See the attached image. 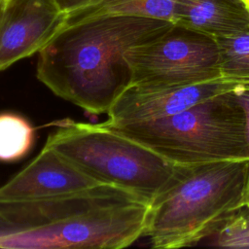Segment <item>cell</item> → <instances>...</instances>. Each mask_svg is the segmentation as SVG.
<instances>
[{"label":"cell","mask_w":249,"mask_h":249,"mask_svg":"<svg viewBox=\"0 0 249 249\" xmlns=\"http://www.w3.org/2000/svg\"><path fill=\"white\" fill-rule=\"evenodd\" d=\"M172 25L124 14L68 23L38 53L36 77L55 95L89 113L107 114L131 85L126 52Z\"/></svg>","instance_id":"6da1fadb"},{"label":"cell","mask_w":249,"mask_h":249,"mask_svg":"<svg viewBox=\"0 0 249 249\" xmlns=\"http://www.w3.org/2000/svg\"><path fill=\"white\" fill-rule=\"evenodd\" d=\"M151 205L113 185L56 197L0 201V248H124L144 235Z\"/></svg>","instance_id":"7a4b0ae2"},{"label":"cell","mask_w":249,"mask_h":249,"mask_svg":"<svg viewBox=\"0 0 249 249\" xmlns=\"http://www.w3.org/2000/svg\"><path fill=\"white\" fill-rule=\"evenodd\" d=\"M249 159L183 166L151 204L144 235L153 248L192 246L246 205Z\"/></svg>","instance_id":"3957f363"},{"label":"cell","mask_w":249,"mask_h":249,"mask_svg":"<svg viewBox=\"0 0 249 249\" xmlns=\"http://www.w3.org/2000/svg\"><path fill=\"white\" fill-rule=\"evenodd\" d=\"M103 124L176 165L249 159L245 116L233 90L172 116L137 123Z\"/></svg>","instance_id":"277c9868"},{"label":"cell","mask_w":249,"mask_h":249,"mask_svg":"<svg viewBox=\"0 0 249 249\" xmlns=\"http://www.w3.org/2000/svg\"><path fill=\"white\" fill-rule=\"evenodd\" d=\"M45 145L97 181L122 188L150 205L183 167L103 123L66 119L49 134Z\"/></svg>","instance_id":"5b68a950"},{"label":"cell","mask_w":249,"mask_h":249,"mask_svg":"<svg viewBox=\"0 0 249 249\" xmlns=\"http://www.w3.org/2000/svg\"><path fill=\"white\" fill-rule=\"evenodd\" d=\"M125 59L134 86L169 88L222 77L215 39L176 24L128 50Z\"/></svg>","instance_id":"8992f818"},{"label":"cell","mask_w":249,"mask_h":249,"mask_svg":"<svg viewBox=\"0 0 249 249\" xmlns=\"http://www.w3.org/2000/svg\"><path fill=\"white\" fill-rule=\"evenodd\" d=\"M68 21L55 0H6L0 18V70L39 53Z\"/></svg>","instance_id":"52a82bcc"},{"label":"cell","mask_w":249,"mask_h":249,"mask_svg":"<svg viewBox=\"0 0 249 249\" xmlns=\"http://www.w3.org/2000/svg\"><path fill=\"white\" fill-rule=\"evenodd\" d=\"M249 86L225 77L169 88L129 86L107 113V124L137 123L180 113L215 95Z\"/></svg>","instance_id":"ba28073f"},{"label":"cell","mask_w":249,"mask_h":249,"mask_svg":"<svg viewBox=\"0 0 249 249\" xmlns=\"http://www.w3.org/2000/svg\"><path fill=\"white\" fill-rule=\"evenodd\" d=\"M101 184L53 148L44 145L26 166L0 187V201H28L68 196Z\"/></svg>","instance_id":"9c48e42d"},{"label":"cell","mask_w":249,"mask_h":249,"mask_svg":"<svg viewBox=\"0 0 249 249\" xmlns=\"http://www.w3.org/2000/svg\"><path fill=\"white\" fill-rule=\"evenodd\" d=\"M173 23L217 39L249 29V11L239 0H180Z\"/></svg>","instance_id":"30bf717a"},{"label":"cell","mask_w":249,"mask_h":249,"mask_svg":"<svg viewBox=\"0 0 249 249\" xmlns=\"http://www.w3.org/2000/svg\"><path fill=\"white\" fill-rule=\"evenodd\" d=\"M179 2L180 0H105L91 9L69 17L67 24L92 17L114 14L146 17L173 23Z\"/></svg>","instance_id":"8fae6325"},{"label":"cell","mask_w":249,"mask_h":249,"mask_svg":"<svg viewBox=\"0 0 249 249\" xmlns=\"http://www.w3.org/2000/svg\"><path fill=\"white\" fill-rule=\"evenodd\" d=\"M35 129L24 117L12 113H0V161H16L32 148Z\"/></svg>","instance_id":"7c38bea8"},{"label":"cell","mask_w":249,"mask_h":249,"mask_svg":"<svg viewBox=\"0 0 249 249\" xmlns=\"http://www.w3.org/2000/svg\"><path fill=\"white\" fill-rule=\"evenodd\" d=\"M222 77L249 82V29L215 39Z\"/></svg>","instance_id":"4fadbf2b"},{"label":"cell","mask_w":249,"mask_h":249,"mask_svg":"<svg viewBox=\"0 0 249 249\" xmlns=\"http://www.w3.org/2000/svg\"><path fill=\"white\" fill-rule=\"evenodd\" d=\"M239 210L227 220L212 235L205 239L209 240L208 244L249 248V225L244 221Z\"/></svg>","instance_id":"5bb4252c"},{"label":"cell","mask_w":249,"mask_h":249,"mask_svg":"<svg viewBox=\"0 0 249 249\" xmlns=\"http://www.w3.org/2000/svg\"><path fill=\"white\" fill-rule=\"evenodd\" d=\"M59 8L68 14V18L80 12L91 9L105 0H55Z\"/></svg>","instance_id":"9a60e30c"},{"label":"cell","mask_w":249,"mask_h":249,"mask_svg":"<svg viewBox=\"0 0 249 249\" xmlns=\"http://www.w3.org/2000/svg\"><path fill=\"white\" fill-rule=\"evenodd\" d=\"M235 98L239 105L241 106L244 116H245V123H246V135H247V142L249 147V86L243 87L233 90Z\"/></svg>","instance_id":"2e32d148"},{"label":"cell","mask_w":249,"mask_h":249,"mask_svg":"<svg viewBox=\"0 0 249 249\" xmlns=\"http://www.w3.org/2000/svg\"><path fill=\"white\" fill-rule=\"evenodd\" d=\"M242 218L244 219V221L249 225V206L245 205L243 206L240 210H239Z\"/></svg>","instance_id":"e0dca14e"},{"label":"cell","mask_w":249,"mask_h":249,"mask_svg":"<svg viewBox=\"0 0 249 249\" xmlns=\"http://www.w3.org/2000/svg\"><path fill=\"white\" fill-rule=\"evenodd\" d=\"M5 2H6V0H0V18H1V15H2V11H3V8H4Z\"/></svg>","instance_id":"ac0fdd59"},{"label":"cell","mask_w":249,"mask_h":249,"mask_svg":"<svg viewBox=\"0 0 249 249\" xmlns=\"http://www.w3.org/2000/svg\"><path fill=\"white\" fill-rule=\"evenodd\" d=\"M239 1H241L249 11V0H239Z\"/></svg>","instance_id":"d6986e66"},{"label":"cell","mask_w":249,"mask_h":249,"mask_svg":"<svg viewBox=\"0 0 249 249\" xmlns=\"http://www.w3.org/2000/svg\"><path fill=\"white\" fill-rule=\"evenodd\" d=\"M246 205L249 206V184H248V191H247V199H246Z\"/></svg>","instance_id":"ffe728a7"}]
</instances>
